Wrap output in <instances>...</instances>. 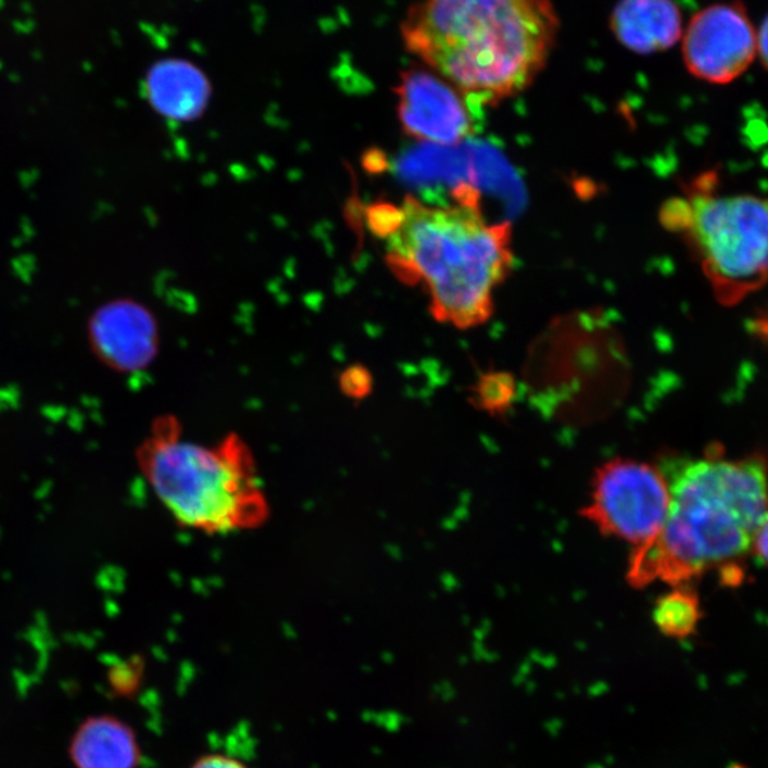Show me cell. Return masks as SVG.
<instances>
[{"mask_svg":"<svg viewBox=\"0 0 768 768\" xmlns=\"http://www.w3.org/2000/svg\"><path fill=\"white\" fill-rule=\"evenodd\" d=\"M669 507V484L659 468L615 458L596 471L590 504L581 514L604 536L641 549L659 536Z\"/></svg>","mask_w":768,"mask_h":768,"instance_id":"obj_6","label":"cell"},{"mask_svg":"<svg viewBox=\"0 0 768 768\" xmlns=\"http://www.w3.org/2000/svg\"><path fill=\"white\" fill-rule=\"evenodd\" d=\"M717 176L694 179L660 211L701 262L717 302L734 306L768 284V200L716 196Z\"/></svg>","mask_w":768,"mask_h":768,"instance_id":"obj_5","label":"cell"},{"mask_svg":"<svg viewBox=\"0 0 768 768\" xmlns=\"http://www.w3.org/2000/svg\"><path fill=\"white\" fill-rule=\"evenodd\" d=\"M79 768H136L140 760L135 733L114 719H99L83 726L73 743Z\"/></svg>","mask_w":768,"mask_h":768,"instance_id":"obj_12","label":"cell"},{"mask_svg":"<svg viewBox=\"0 0 768 768\" xmlns=\"http://www.w3.org/2000/svg\"><path fill=\"white\" fill-rule=\"evenodd\" d=\"M404 131L426 144L455 146L470 137L474 124L468 101L430 68L411 67L395 86Z\"/></svg>","mask_w":768,"mask_h":768,"instance_id":"obj_8","label":"cell"},{"mask_svg":"<svg viewBox=\"0 0 768 768\" xmlns=\"http://www.w3.org/2000/svg\"><path fill=\"white\" fill-rule=\"evenodd\" d=\"M146 95L151 108L161 116L190 122L204 113L211 85L196 64L182 59H165L147 73Z\"/></svg>","mask_w":768,"mask_h":768,"instance_id":"obj_11","label":"cell"},{"mask_svg":"<svg viewBox=\"0 0 768 768\" xmlns=\"http://www.w3.org/2000/svg\"><path fill=\"white\" fill-rule=\"evenodd\" d=\"M750 332L768 348V306L758 311L750 320Z\"/></svg>","mask_w":768,"mask_h":768,"instance_id":"obj_16","label":"cell"},{"mask_svg":"<svg viewBox=\"0 0 768 768\" xmlns=\"http://www.w3.org/2000/svg\"><path fill=\"white\" fill-rule=\"evenodd\" d=\"M752 551L768 567V515L754 537Z\"/></svg>","mask_w":768,"mask_h":768,"instance_id":"obj_17","label":"cell"},{"mask_svg":"<svg viewBox=\"0 0 768 768\" xmlns=\"http://www.w3.org/2000/svg\"><path fill=\"white\" fill-rule=\"evenodd\" d=\"M191 768H248L237 758L225 756V754H206L198 758Z\"/></svg>","mask_w":768,"mask_h":768,"instance_id":"obj_15","label":"cell"},{"mask_svg":"<svg viewBox=\"0 0 768 768\" xmlns=\"http://www.w3.org/2000/svg\"><path fill=\"white\" fill-rule=\"evenodd\" d=\"M757 56L760 58L763 66L768 71V15L757 32Z\"/></svg>","mask_w":768,"mask_h":768,"instance_id":"obj_18","label":"cell"},{"mask_svg":"<svg viewBox=\"0 0 768 768\" xmlns=\"http://www.w3.org/2000/svg\"><path fill=\"white\" fill-rule=\"evenodd\" d=\"M652 618L657 631L666 638L682 641L692 637L703 618L697 593L689 587H675L657 600Z\"/></svg>","mask_w":768,"mask_h":768,"instance_id":"obj_13","label":"cell"},{"mask_svg":"<svg viewBox=\"0 0 768 768\" xmlns=\"http://www.w3.org/2000/svg\"><path fill=\"white\" fill-rule=\"evenodd\" d=\"M89 342L96 357L110 369L137 374L158 356V322L140 303L109 302L90 317Z\"/></svg>","mask_w":768,"mask_h":768,"instance_id":"obj_9","label":"cell"},{"mask_svg":"<svg viewBox=\"0 0 768 768\" xmlns=\"http://www.w3.org/2000/svg\"><path fill=\"white\" fill-rule=\"evenodd\" d=\"M515 383L507 374H490L481 377L477 386V404L489 413H503L514 402Z\"/></svg>","mask_w":768,"mask_h":768,"instance_id":"obj_14","label":"cell"},{"mask_svg":"<svg viewBox=\"0 0 768 768\" xmlns=\"http://www.w3.org/2000/svg\"><path fill=\"white\" fill-rule=\"evenodd\" d=\"M137 458L160 503L182 527L231 533L261 526L268 515L250 450L237 437L198 443L168 418L151 430Z\"/></svg>","mask_w":768,"mask_h":768,"instance_id":"obj_4","label":"cell"},{"mask_svg":"<svg viewBox=\"0 0 768 768\" xmlns=\"http://www.w3.org/2000/svg\"><path fill=\"white\" fill-rule=\"evenodd\" d=\"M668 518L659 536L634 549L628 582L643 588L656 579L679 587L752 550L768 515V464L761 455L671 462Z\"/></svg>","mask_w":768,"mask_h":768,"instance_id":"obj_3","label":"cell"},{"mask_svg":"<svg viewBox=\"0 0 768 768\" xmlns=\"http://www.w3.org/2000/svg\"><path fill=\"white\" fill-rule=\"evenodd\" d=\"M369 225L386 241L390 268L426 289L437 320L462 330L490 320L495 291L514 264L508 221L489 223L464 190L450 205L408 197L400 205L372 206Z\"/></svg>","mask_w":768,"mask_h":768,"instance_id":"obj_2","label":"cell"},{"mask_svg":"<svg viewBox=\"0 0 768 768\" xmlns=\"http://www.w3.org/2000/svg\"><path fill=\"white\" fill-rule=\"evenodd\" d=\"M552 0H420L400 34L468 104L499 105L544 72L559 35Z\"/></svg>","mask_w":768,"mask_h":768,"instance_id":"obj_1","label":"cell"},{"mask_svg":"<svg viewBox=\"0 0 768 768\" xmlns=\"http://www.w3.org/2000/svg\"><path fill=\"white\" fill-rule=\"evenodd\" d=\"M690 75L710 85H729L757 56V32L746 8L735 0L712 4L690 20L682 36Z\"/></svg>","mask_w":768,"mask_h":768,"instance_id":"obj_7","label":"cell"},{"mask_svg":"<svg viewBox=\"0 0 768 768\" xmlns=\"http://www.w3.org/2000/svg\"><path fill=\"white\" fill-rule=\"evenodd\" d=\"M609 29L629 52L655 54L673 48L683 36V16L675 0H619Z\"/></svg>","mask_w":768,"mask_h":768,"instance_id":"obj_10","label":"cell"}]
</instances>
